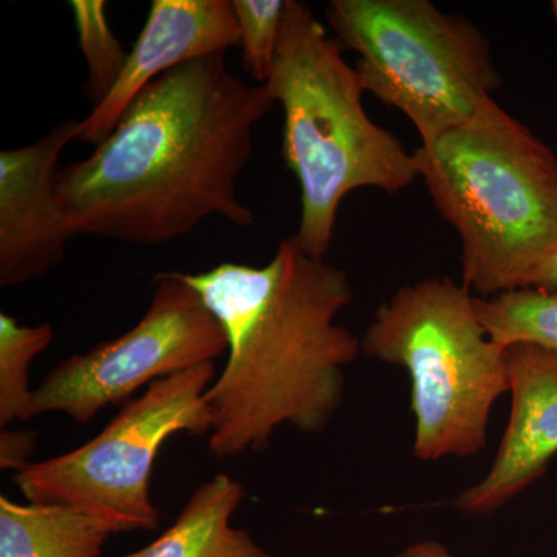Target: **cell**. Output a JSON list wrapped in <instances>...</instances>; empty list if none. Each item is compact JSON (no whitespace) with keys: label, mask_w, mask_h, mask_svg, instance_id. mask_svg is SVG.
I'll return each mask as SVG.
<instances>
[{"label":"cell","mask_w":557,"mask_h":557,"mask_svg":"<svg viewBox=\"0 0 557 557\" xmlns=\"http://www.w3.org/2000/svg\"><path fill=\"white\" fill-rule=\"evenodd\" d=\"M225 332L228 359L205 398L209 450L218 458L262 453L278 428L325 431L343 406L346 370L361 339L336 319L354 299L343 269L304 252L295 236L262 267L220 263L177 273Z\"/></svg>","instance_id":"cell-2"},{"label":"cell","mask_w":557,"mask_h":557,"mask_svg":"<svg viewBox=\"0 0 557 557\" xmlns=\"http://www.w3.org/2000/svg\"><path fill=\"white\" fill-rule=\"evenodd\" d=\"M341 49L355 51L362 87L408 116L421 145L471 120L502 84L491 42L429 0H332Z\"/></svg>","instance_id":"cell-6"},{"label":"cell","mask_w":557,"mask_h":557,"mask_svg":"<svg viewBox=\"0 0 557 557\" xmlns=\"http://www.w3.org/2000/svg\"><path fill=\"white\" fill-rule=\"evenodd\" d=\"M225 350V332L199 293L177 273H161L138 324L60 362L33 391L32 416L61 412L89 423L139 387L214 362Z\"/></svg>","instance_id":"cell-8"},{"label":"cell","mask_w":557,"mask_h":557,"mask_svg":"<svg viewBox=\"0 0 557 557\" xmlns=\"http://www.w3.org/2000/svg\"><path fill=\"white\" fill-rule=\"evenodd\" d=\"M552 10H553V14H555V20H556V24H557V0H555V2L552 3Z\"/></svg>","instance_id":"cell-21"},{"label":"cell","mask_w":557,"mask_h":557,"mask_svg":"<svg viewBox=\"0 0 557 557\" xmlns=\"http://www.w3.org/2000/svg\"><path fill=\"white\" fill-rule=\"evenodd\" d=\"M511 412L493 463L461 491L454 507L469 518L493 515L547 472L557 456V351L536 344L508 347Z\"/></svg>","instance_id":"cell-10"},{"label":"cell","mask_w":557,"mask_h":557,"mask_svg":"<svg viewBox=\"0 0 557 557\" xmlns=\"http://www.w3.org/2000/svg\"><path fill=\"white\" fill-rule=\"evenodd\" d=\"M361 347L408 372L418 460L486 448L491 412L509 394L508 347L487 335L471 289L449 277L399 288L376 310Z\"/></svg>","instance_id":"cell-5"},{"label":"cell","mask_w":557,"mask_h":557,"mask_svg":"<svg viewBox=\"0 0 557 557\" xmlns=\"http://www.w3.org/2000/svg\"><path fill=\"white\" fill-rule=\"evenodd\" d=\"M214 376V362H207L153 381L97 437L32 463L14 474V485L30 504L83 509L109 520L120 534L157 530L160 512L150 500L157 457L180 432L211 434L212 409L205 394Z\"/></svg>","instance_id":"cell-7"},{"label":"cell","mask_w":557,"mask_h":557,"mask_svg":"<svg viewBox=\"0 0 557 557\" xmlns=\"http://www.w3.org/2000/svg\"><path fill=\"white\" fill-rule=\"evenodd\" d=\"M239 40L228 0H153L120 79L79 121L75 139L100 145L149 84L188 62L239 47Z\"/></svg>","instance_id":"cell-11"},{"label":"cell","mask_w":557,"mask_h":557,"mask_svg":"<svg viewBox=\"0 0 557 557\" xmlns=\"http://www.w3.org/2000/svg\"><path fill=\"white\" fill-rule=\"evenodd\" d=\"M285 7L287 0H233L245 70L259 86L273 70Z\"/></svg>","instance_id":"cell-17"},{"label":"cell","mask_w":557,"mask_h":557,"mask_svg":"<svg viewBox=\"0 0 557 557\" xmlns=\"http://www.w3.org/2000/svg\"><path fill=\"white\" fill-rule=\"evenodd\" d=\"M119 530L83 509L0 496V557H100Z\"/></svg>","instance_id":"cell-13"},{"label":"cell","mask_w":557,"mask_h":557,"mask_svg":"<svg viewBox=\"0 0 557 557\" xmlns=\"http://www.w3.org/2000/svg\"><path fill=\"white\" fill-rule=\"evenodd\" d=\"M38 445V432L2 428L0 431V468L21 472L30 467Z\"/></svg>","instance_id":"cell-18"},{"label":"cell","mask_w":557,"mask_h":557,"mask_svg":"<svg viewBox=\"0 0 557 557\" xmlns=\"http://www.w3.org/2000/svg\"><path fill=\"white\" fill-rule=\"evenodd\" d=\"M395 557H454L446 545L437 541H420L408 545Z\"/></svg>","instance_id":"cell-20"},{"label":"cell","mask_w":557,"mask_h":557,"mask_svg":"<svg viewBox=\"0 0 557 557\" xmlns=\"http://www.w3.org/2000/svg\"><path fill=\"white\" fill-rule=\"evenodd\" d=\"M263 86L284 110L282 157L299 183L295 237L310 258L325 259L348 194L361 188L401 193L418 180L416 157L370 120L357 69L344 60L309 3L287 0Z\"/></svg>","instance_id":"cell-3"},{"label":"cell","mask_w":557,"mask_h":557,"mask_svg":"<svg viewBox=\"0 0 557 557\" xmlns=\"http://www.w3.org/2000/svg\"><path fill=\"white\" fill-rule=\"evenodd\" d=\"M69 7L78 33L79 50L89 69L87 97L97 108L115 87L129 53L124 51L110 28L108 3L102 0H72Z\"/></svg>","instance_id":"cell-16"},{"label":"cell","mask_w":557,"mask_h":557,"mask_svg":"<svg viewBox=\"0 0 557 557\" xmlns=\"http://www.w3.org/2000/svg\"><path fill=\"white\" fill-rule=\"evenodd\" d=\"M78 120L62 121L32 145L0 152V287L28 284L60 265L73 236L58 174Z\"/></svg>","instance_id":"cell-9"},{"label":"cell","mask_w":557,"mask_h":557,"mask_svg":"<svg viewBox=\"0 0 557 557\" xmlns=\"http://www.w3.org/2000/svg\"><path fill=\"white\" fill-rule=\"evenodd\" d=\"M418 180L461 242V284L493 298L527 288L557 242L555 150L490 100L413 153Z\"/></svg>","instance_id":"cell-4"},{"label":"cell","mask_w":557,"mask_h":557,"mask_svg":"<svg viewBox=\"0 0 557 557\" xmlns=\"http://www.w3.org/2000/svg\"><path fill=\"white\" fill-rule=\"evenodd\" d=\"M274 104L267 86L231 72L226 51L153 81L87 159L61 168L58 199L73 236L157 247L212 215L251 226L236 182Z\"/></svg>","instance_id":"cell-1"},{"label":"cell","mask_w":557,"mask_h":557,"mask_svg":"<svg viewBox=\"0 0 557 557\" xmlns=\"http://www.w3.org/2000/svg\"><path fill=\"white\" fill-rule=\"evenodd\" d=\"M50 324L21 325L0 313V428L33 418L32 362L53 341Z\"/></svg>","instance_id":"cell-15"},{"label":"cell","mask_w":557,"mask_h":557,"mask_svg":"<svg viewBox=\"0 0 557 557\" xmlns=\"http://www.w3.org/2000/svg\"><path fill=\"white\" fill-rule=\"evenodd\" d=\"M527 288L557 292V242L528 278Z\"/></svg>","instance_id":"cell-19"},{"label":"cell","mask_w":557,"mask_h":557,"mask_svg":"<svg viewBox=\"0 0 557 557\" xmlns=\"http://www.w3.org/2000/svg\"><path fill=\"white\" fill-rule=\"evenodd\" d=\"M475 309L490 338L502 346L527 343L557 351V292L520 288L475 296Z\"/></svg>","instance_id":"cell-14"},{"label":"cell","mask_w":557,"mask_h":557,"mask_svg":"<svg viewBox=\"0 0 557 557\" xmlns=\"http://www.w3.org/2000/svg\"><path fill=\"white\" fill-rule=\"evenodd\" d=\"M245 487L218 474L190 494L178 518L148 547L120 557H273L248 531L231 525Z\"/></svg>","instance_id":"cell-12"}]
</instances>
